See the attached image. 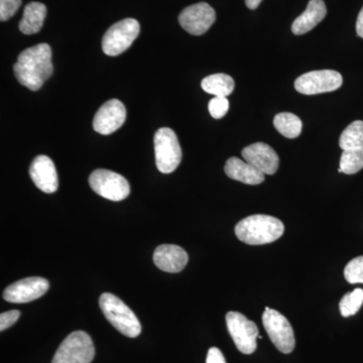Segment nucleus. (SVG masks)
<instances>
[{
  "instance_id": "f257e3e1",
  "label": "nucleus",
  "mask_w": 363,
  "mask_h": 363,
  "mask_svg": "<svg viewBox=\"0 0 363 363\" xmlns=\"http://www.w3.org/2000/svg\"><path fill=\"white\" fill-rule=\"evenodd\" d=\"M13 71L21 85L32 91L40 90L54 71L51 47L40 44L25 50L14 64Z\"/></svg>"
},
{
  "instance_id": "ddd939ff",
  "label": "nucleus",
  "mask_w": 363,
  "mask_h": 363,
  "mask_svg": "<svg viewBox=\"0 0 363 363\" xmlns=\"http://www.w3.org/2000/svg\"><path fill=\"white\" fill-rule=\"evenodd\" d=\"M126 111L123 102L111 99L100 107L93 121V128L100 135H108L125 123Z\"/></svg>"
},
{
  "instance_id": "2eb2a0df",
  "label": "nucleus",
  "mask_w": 363,
  "mask_h": 363,
  "mask_svg": "<svg viewBox=\"0 0 363 363\" xmlns=\"http://www.w3.org/2000/svg\"><path fill=\"white\" fill-rule=\"evenodd\" d=\"M30 178L43 192L52 194L59 187L56 167L49 157L39 156L33 160L30 168Z\"/></svg>"
},
{
  "instance_id": "9b49d317",
  "label": "nucleus",
  "mask_w": 363,
  "mask_h": 363,
  "mask_svg": "<svg viewBox=\"0 0 363 363\" xmlns=\"http://www.w3.org/2000/svg\"><path fill=\"white\" fill-rule=\"evenodd\" d=\"M216 20L213 7L206 2H199L186 7L179 16L182 28L193 35H201L207 32Z\"/></svg>"
},
{
  "instance_id": "c756f323",
  "label": "nucleus",
  "mask_w": 363,
  "mask_h": 363,
  "mask_svg": "<svg viewBox=\"0 0 363 363\" xmlns=\"http://www.w3.org/2000/svg\"><path fill=\"white\" fill-rule=\"evenodd\" d=\"M357 33L358 37L362 38L363 39V7L362 11H360L359 14H358L357 21Z\"/></svg>"
},
{
  "instance_id": "7c9ffc66",
  "label": "nucleus",
  "mask_w": 363,
  "mask_h": 363,
  "mask_svg": "<svg viewBox=\"0 0 363 363\" xmlns=\"http://www.w3.org/2000/svg\"><path fill=\"white\" fill-rule=\"evenodd\" d=\"M262 0H245V4L250 9H257L262 4Z\"/></svg>"
},
{
  "instance_id": "cd10ccee",
  "label": "nucleus",
  "mask_w": 363,
  "mask_h": 363,
  "mask_svg": "<svg viewBox=\"0 0 363 363\" xmlns=\"http://www.w3.org/2000/svg\"><path fill=\"white\" fill-rule=\"evenodd\" d=\"M21 316V312L18 310H11V311L2 313L0 315V331L6 330L9 327L13 326L18 318Z\"/></svg>"
},
{
  "instance_id": "423d86ee",
  "label": "nucleus",
  "mask_w": 363,
  "mask_h": 363,
  "mask_svg": "<svg viewBox=\"0 0 363 363\" xmlns=\"http://www.w3.org/2000/svg\"><path fill=\"white\" fill-rule=\"evenodd\" d=\"M140 32V23L135 18H125L114 23L102 40L104 54L111 57L123 54L133 44Z\"/></svg>"
},
{
  "instance_id": "f03ea898",
  "label": "nucleus",
  "mask_w": 363,
  "mask_h": 363,
  "mask_svg": "<svg viewBox=\"0 0 363 363\" xmlns=\"http://www.w3.org/2000/svg\"><path fill=\"white\" fill-rule=\"evenodd\" d=\"M285 231L283 222L269 215L245 217L235 226L238 240L250 245H262L278 240Z\"/></svg>"
},
{
  "instance_id": "5701e85b",
  "label": "nucleus",
  "mask_w": 363,
  "mask_h": 363,
  "mask_svg": "<svg viewBox=\"0 0 363 363\" xmlns=\"http://www.w3.org/2000/svg\"><path fill=\"white\" fill-rule=\"evenodd\" d=\"M363 169V149L343 150L339 173L353 175Z\"/></svg>"
},
{
  "instance_id": "1a4fd4ad",
  "label": "nucleus",
  "mask_w": 363,
  "mask_h": 363,
  "mask_svg": "<svg viewBox=\"0 0 363 363\" xmlns=\"http://www.w3.org/2000/svg\"><path fill=\"white\" fill-rule=\"evenodd\" d=\"M226 325L236 348L243 354H252L257 350L259 328L245 315L238 312L226 314Z\"/></svg>"
},
{
  "instance_id": "dca6fc26",
  "label": "nucleus",
  "mask_w": 363,
  "mask_h": 363,
  "mask_svg": "<svg viewBox=\"0 0 363 363\" xmlns=\"http://www.w3.org/2000/svg\"><path fill=\"white\" fill-rule=\"evenodd\" d=\"M189 257L183 248L174 245H162L155 250L154 262L161 271L176 274L187 266Z\"/></svg>"
},
{
  "instance_id": "20e7f679",
  "label": "nucleus",
  "mask_w": 363,
  "mask_h": 363,
  "mask_svg": "<svg viewBox=\"0 0 363 363\" xmlns=\"http://www.w3.org/2000/svg\"><path fill=\"white\" fill-rule=\"evenodd\" d=\"M94 357L90 336L84 331H74L59 346L52 363H91Z\"/></svg>"
},
{
  "instance_id": "9d476101",
  "label": "nucleus",
  "mask_w": 363,
  "mask_h": 363,
  "mask_svg": "<svg viewBox=\"0 0 363 363\" xmlns=\"http://www.w3.org/2000/svg\"><path fill=\"white\" fill-rule=\"evenodd\" d=\"M343 78L340 73L333 70L308 72L296 79L295 88L301 94L316 95L332 92L342 85Z\"/></svg>"
},
{
  "instance_id": "4468645a",
  "label": "nucleus",
  "mask_w": 363,
  "mask_h": 363,
  "mask_svg": "<svg viewBox=\"0 0 363 363\" xmlns=\"http://www.w3.org/2000/svg\"><path fill=\"white\" fill-rule=\"evenodd\" d=\"M243 159L264 175H274L278 171L279 159L278 154L269 145L255 143L242 150Z\"/></svg>"
},
{
  "instance_id": "6ab92c4d",
  "label": "nucleus",
  "mask_w": 363,
  "mask_h": 363,
  "mask_svg": "<svg viewBox=\"0 0 363 363\" xmlns=\"http://www.w3.org/2000/svg\"><path fill=\"white\" fill-rule=\"evenodd\" d=\"M47 16V7L40 2H30L25 7L23 18L20 21V30L25 35H33L42 30Z\"/></svg>"
},
{
  "instance_id": "412c9836",
  "label": "nucleus",
  "mask_w": 363,
  "mask_h": 363,
  "mask_svg": "<svg viewBox=\"0 0 363 363\" xmlns=\"http://www.w3.org/2000/svg\"><path fill=\"white\" fill-rule=\"evenodd\" d=\"M274 125L285 138H296L302 133V121L290 112L277 114L274 118Z\"/></svg>"
},
{
  "instance_id": "39448f33",
  "label": "nucleus",
  "mask_w": 363,
  "mask_h": 363,
  "mask_svg": "<svg viewBox=\"0 0 363 363\" xmlns=\"http://www.w3.org/2000/svg\"><path fill=\"white\" fill-rule=\"evenodd\" d=\"M155 154L157 168L162 174H171L182 161V149L175 131L162 128L155 135Z\"/></svg>"
},
{
  "instance_id": "bb28decb",
  "label": "nucleus",
  "mask_w": 363,
  "mask_h": 363,
  "mask_svg": "<svg viewBox=\"0 0 363 363\" xmlns=\"http://www.w3.org/2000/svg\"><path fill=\"white\" fill-rule=\"evenodd\" d=\"M21 4V0H0V21L13 18Z\"/></svg>"
},
{
  "instance_id": "f8f14e48",
  "label": "nucleus",
  "mask_w": 363,
  "mask_h": 363,
  "mask_svg": "<svg viewBox=\"0 0 363 363\" xmlns=\"http://www.w3.org/2000/svg\"><path fill=\"white\" fill-rule=\"evenodd\" d=\"M48 279L40 277H32L16 281L7 286L4 293V300L14 304L32 302L44 296L49 290Z\"/></svg>"
},
{
  "instance_id": "c85d7f7f",
  "label": "nucleus",
  "mask_w": 363,
  "mask_h": 363,
  "mask_svg": "<svg viewBox=\"0 0 363 363\" xmlns=\"http://www.w3.org/2000/svg\"><path fill=\"white\" fill-rule=\"evenodd\" d=\"M206 363H226V360L220 350L211 347L207 353Z\"/></svg>"
},
{
  "instance_id": "6e6552de",
  "label": "nucleus",
  "mask_w": 363,
  "mask_h": 363,
  "mask_svg": "<svg viewBox=\"0 0 363 363\" xmlns=\"http://www.w3.org/2000/svg\"><path fill=\"white\" fill-rule=\"evenodd\" d=\"M89 185L96 194L111 201H123L130 193L128 180L109 169H95L89 177Z\"/></svg>"
},
{
  "instance_id": "f3484780",
  "label": "nucleus",
  "mask_w": 363,
  "mask_h": 363,
  "mask_svg": "<svg viewBox=\"0 0 363 363\" xmlns=\"http://www.w3.org/2000/svg\"><path fill=\"white\" fill-rule=\"evenodd\" d=\"M224 171L228 178L247 185H259L264 182V174L238 157H230L226 162Z\"/></svg>"
},
{
  "instance_id": "a878e982",
  "label": "nucleus",
  "mask_w": 363,
  "mask_h": 363,
  "mask_svg": "<svg viewBox=\"0 0 363 363\" xmlns=\"http://www.w3.org/2000/svg\"><path fill=\"white\" fill-rule=\"evenodd\" d=\"M229 109V101L226 97L215 96L208 104V111L215 119H220L225 116Z\"/></svg>"
},
{
  "instance_id": "aec40b11",
  "label": "nucleus",
  "mask_w": 363,
  "mask_h": 363,
  "mask_svg": "<svg viewBox=\"0 0 363 363\" xmlns=\"http://www.w3.org/2000/svg\"><path fill=\"white\" fill-rule=\"evenodd\" d=\"M234 86L233 77L222 73L208 76L201 82L202 89L214 96H228L233 92Z\"/></svg>"
},
{
  "instance_id": "b1692460",
  "label": "nucleus",
  "mask_w": 363,
  "mask_h": 363,
  "mask_svg": "<svg viewBox=\"0 0 363 363\" xmlns=\"http://www.w3.org/2000/svg\"><path fill=\"white\" fill-rule=\"evenodd\" d=\"M363 304V290L362 289H355L352 292L346 294L340 303H339V310L343 317H350L357 314L359 311Z\"/></svg>"
},
{
  "instance_id": "7ed1b4c3",
  "label": "nucleus",
  "mask_w": 363,
  "mask_h": 363,
  "mask_svg": "<svg viewBox=\"0 0 363 363\" xmlns=\"http://www.w3.org/2000/svg\"><path fill=\"white\" fill-rule=\"evenodd\" d=\"M99 305L104 316L117 331L130 338L140 335L142 332L140 320L121 298L112 294L104 293L99 298Z\"/></svg>"
},
{
  "instance_id": "0eeeda50",
  "label": "nucleus",
  "mask_w": 363,
  "mask_h": 363,
  "mask_svg": "<svg viewBox=\"0 0 363 363\" xmlns=\"http://www.w3.org/2000/svg\"><path fill=\"white\" fill-rule=\"evenodd\" d=\"M262 323L267 335L279 352L284 354L292 352L296 345L295 334L292 325L284 315L267 307L262 314Z\"/></svg>"
},
{
  "instance_id": "393cba45",
  "label": "nucleus",
  "mask_w": 363,
  "mask_h": 363,
  "mask_svg": "<svg viewBox=\"0 0 363 363\" xmlns=\"http://www.w3.org/2000/svg\"><path fill=\"white\" fill-rule=\"evenodd\" d=\"M344 277L350 284H363V255L348 262L344 269Z\"/></svg>"
},
{
  "instance_id": "a211bd4d",
  "label": "nucleus",
  "mask_w": 363,
  "mask_h": 363,
  "mask_svg": "<svg viewBox=\"0 0 363 363\" xmlns=\"http://www.w3.org/2000/svg\"><path fill=\"white\" fill-rule=\"evenodd\" d=\"M326 14L327 9L323 0H310L307 9L294 21L292 32L297 35L309 33L324 20Z\"/></svg>"
},
{
  "instance_id": "4be33fe9",
  "label": "nucleus",
  "mask_w": 363,
  "mask_h": 363,
  "mask_svg": "<svg viewBox=\"0 0 363 363\" xmlns=\"http://www.w3.org/2000/svg\"><path fill=\"white\" fill-rule=\"evenodd\" d=\"M339 147L342 150L363 149V121H354L344 130L339 138Z\"/></svg>"
}]
</instances>
